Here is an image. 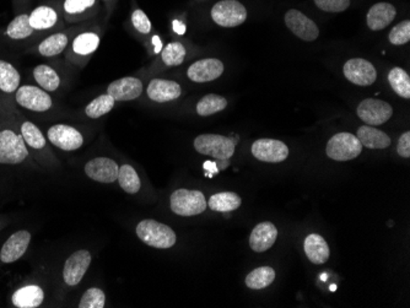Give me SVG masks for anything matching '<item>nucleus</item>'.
<instances>
[{
    "instance_id": "obj_1",
    "label": "nucleus",
    "mask_w": 410,
    "mask_h": 308,
    "mask_svg": "<svg viewBox=\"0 0 410 308\" xmlns=\"http://www.w3.org/2000/svg\"><path fill=\"white\" fill-rule=\"evenodd\" d=\"M137 234L145 245L161 250L171 248L177 241L176 234L171 228L150 219L138 223Z\"/></svg>"
},
{
    "instance_id": "obj_2",
    "label": "nucleus",
    "mask_w": 410,
    "mask_h": 308,
    "mask_svg": "<svg viewBox=\"0 0 410 308\" xmlns=\"http://www.w3.org/2000/svg\"><path fill=\"white\" fill-rule=\"evenodd\" d=\"M236 142L231 138L217 134H203L194 139V148L199 154L211 156L217 160H228L234 155Z\"/></svg>"
},
{
    "instance_id": "obj_3",
    "label": "nucleus",
    "mask_w": 410,
    "mask_h": 308,
    "mask_svg": "<svg viewBox=\"0 0 410 308\" xmlns=\"http://www.w3.org/2000/svg\"><path fill=\"white\" fill-rule=\"evenodd\" d=\"M171 210L180 217H194L206 210V200L199 190L177 189L170 198Z\"/></svg>"
},
{
    "instance_id": "obj_4",
    "label": "nucleus",
    "mask_w": 410,
    "mask_h": 308,
    "mask_svg": "<svg viewBox=\"0 0 410 308\" xmlns=\"http://www.w3.org/2000/svg\"><path fill=\"white\" fill-rule=\"evenodd\" d=\"M29 150L23 135L10 129L0 131V164L17 165L28 159Z\"/></svg>"
},
{
    "instance_id": "obj_5",
    "label": "nucleus",
    "mask_w": 410,
    "mask_h": 308,
    "mask_svg": "<svg viewBox=\"0 0 410 308\" xmlns=\"http://www.w3.org/2000/svg\"><path fill=\"white\" fill-rule=\"evenodd\" d=\"M363 151L359 139L350 133H338L330 139L325 153L332 160L349 161L356 159Z\"/></svg>"
},
{
    "instance_id": "obj_6",
    "label": "nucleus",
    "mask_w": 410,
    "mask_h": 308,
    "mask_svg": "<svg viewBox=\"0 0 410 308\" xmlns=\"http://www.w3.org/2000/svg\"><path fill=\"white\" fill-rule=\"evenodd\" d=\"M211 19L222 28H236L245 23L247 10L237 0H222L213 6Z\"/></svg>"
},
{
    "instance_id": "obj_7",
    "label": "nucleus",
    "mask_w": 410,
    "mask_h": 308,
    "mask_svg": "<svg viewBox=\"0 0 410 308\" xmlns=\"http://www.w3.org/2000/svg\"><path fill=\"white\" fill-rule=\"evenodd\" d=\"M393 109L389 103L377 98H366L358 107V116L369 126H381L391 120Z\"/></svg>"
},
{
    "instance_id": "obj_8",
    "label": "nucleus",
    "mask_w": 410,
    "mask_h": 308,
    "mask_svg": "<svg viewBox=\"0 0 410 308\" xmlns=\"http://www.w3.org/2000/svg\"><path fill=\"white\" fill-rule=\"evenodd\" d=\"M17 102L34 112H46L52 107V98L45 90L32 85H23L17 90Z\"/></svg>"
},
{
    "instance_id": "obj_9",
    "label": "nucleus",
    "mask_w": 410,
    "mask_h": 308,
    "mask_svg": "<svg viewBox=\"0 0 410 308\" xmlns=\"http://www.w3.org/2000/svg\"><path fill=\"white\" fill-rule=\"evenodd\" d=\"M252 154L257 160L278 164L288 159L289 148L280 140L259 139L252 145Z\"/></svg>"
},
{
    "instance_id": "obj_10",
    "label": "nucleus",
    "mask_w": 410,
    "mask_h": 308,
    "mask_svg": "<svg viewBox=\"0 0 410 308\" xmlns=\"http://www.w3.org/2000/svg\"><path fill=\"white\" fill-rule=\"evenodd\" d=\"M347 80L355 85L370 86L376 81L377 72L375 67L361 58L347 60L343 68Z\"/></svg>"
},
{
    "instance_id": "obj_11",
    "label": "nucleus",
    "mask_w": 410,
    "mask_h": 308,
    "mask_svg": "<svg viewBox=\"0 0 410 308\" xmlns=\"http://www.w3.org/2000/svg\"><path fill=\"white\" fill-rule=\"evenodd\" d=\"M285 23L291 32L306 42H312L319 36L317 25L299 10H289L285 14Z\"/></svg>"
},
{
    "instance_id": "obj_12",
    "label": "nucleus",
    "mask_w": 410,
    "mask_h": 308,
    "mask_svg": "<svg viewBox=\"0 0 410 308\" xmlns=\"http://www.w3.org/2000/svg\"><path fill=\"white\" fill-rule=\"evenodd\" d=\"M90 264H91L90 252L81 250L73 253L64 264L63 278L65 284L69 286L78 285L86 274Z\"/></svg>"
},
{
    "instance_id": "obj_13",
    "label": "nucleus",
    "mask_w": 410,
    "mask_h": 308,
    "mask_svg": "<svg viewBox=\"0 0 410 308\" xmlns=\"http://www.w3.org/2000/svg\"><path fill=\"white\" fill-rule=\"evenodd\" d=\"M47 134L50 142L53 145L65 151L76 150L81 148V145L84 144V138L81 135V133L67 124H56L51 126L47 131Z\"/></svg>"
},
{
    "instance_id": "obj_14",
    "label": "nucleus",
    "mask_w": 410,
    "mask_h": 308,
    "mask_svg": "<svg viewBox=\"0 0 410 308\" xmlns=\"http://www.w3.org/2000/svg\"><path fill=\"white\" fill-rule=\"evenodd\" d=\"M31 242V234L26 230L17 231L12 234L0 251V261L6 264L17 262L23 257L25 252L29 248Z\"/></svg>"
},
{
    "instance_id": "obj_15",
    "label": "nucleus",
    "mask_w": 410,
    "mask_h": 308,
    "mask_svg": "<svg viewBox=\"0 0 410 308\" xmlns=\"http://www.w3.org/2000/svg\"><path fill=\"white\" fill-rule=\"evenodd\" d=\"M120 167L112 159L97 157L85 165V173L94 181L100 183H112L118 179Z\"/></svg>"
},
{
    "instance_id": "obj_16",
    "label": "nucleus",
    "mask_w": 410,
    "mask_h": 308,
    "mask_svg": "<svg viewBox=\"0 0 410 308\" xmlns=\"http://www.w3.org/2000/svg\"><path fill=\"white\" fill-rule=\"evenodd\" d=\"M224 73V64L219 59L208 58L202 59L189 67L187 75L194 82H208L217 80Z\"/></svg>"
},
{
    "instance_id": "obj_17",
    "label": "nucleus",
    "mask_w": 410,
    "mask_h": 308,
    "mask_svg": "<svg viewBox=\"0 0 410 308\" xmlns=\"http://www.w3.org/2000/svg\"><path fill=\"white\" fill-rule=\"evenodd\" d=\"M142 81L137 78H122L118 80H114L111 82L107 89V94L109 96L116 100V101H131L136 100L142 95Z\"/></svg>"
},
{
    "instance_id": "obj_18",
    "label": "nucleus",
    "mask_w": 410,
    "mask_h": 308,
    "mask_svg": "<svg viewBox=\"0 0 410 308\" xmlns=\"http://www.w3.org/2000/svg\"><path fill=\"white\" fill-rule=\"evenodd\" d=\"M148 96L155 102H169L181 96L182 89L176 81L154 79L148 86Z\"/></svg>"
},
{
    "instance_id": "obj_19",
    "label": "nucleus",
    "mask_w": 410,
    "mask_h": 308,
    "mask_svg": "<svg viewBox=\"0 0 410 308\" xmlns=\"http://www.w3.org/2000/svg\"><path fill=\"white\" fill-rule=\"evenodd\" d=\"M278 237V230L275 225L272 223H261L253 228L251 236H250V245L252 250L257 253L268 251L270 247H273L275 241Z\"/></svg>"
},
{
    "instance_id": "obj_20",
    "label": "nucleus",
    "mask_w": 410,
    "mask_h": 308,
    "mask_svg": "<svg viewBox=\"0 0 410 308\" xmlns=\"http://www.w3.org/2000/svg\"><path fill=\"white\" fill-rule=\"evenodd\" d=\"M397 15L396 8L389 3H377L371 6L370 10L367 12V26L372 31H381L386 29L389 23H392L394 17Z\"/></svg>"
},
{
    "instance_id": "obj_21",
    "label": "nucleus",
    "mask_w": 410,
    "mask_h": 308,
    "mask_svg": "<svg viewBox=\"0 0 410 308\" xmlns=\"http://www.w3.org/2000/svg\"><path fill=\"white\" fill-rule=\"evenodd\" d=\"M303 248L310 262L314 264H325L330 259V245L319 234H308L303 242Z\"/></svg>"
},
{
    "instance_id": "obj_22",
    "label": "nucleus",
    "mask_w": 410,
    "mask_h": 308,
    "mask_svg": "<svg viewBox=\"0 0 410 308\" xmlns=\"http://www.w3.org/2000/svg\"><path fill=\"white\" fill-rule=\"evenodd\" d=\"M45 300V292L40 286H23L14 292L12 305L17 308H36L42 305Z\"/></svg>"
},
{
    "instance_id": "obj_23",
    "label": "nucleus",
    "mask_w": 410,
    "mask_h": 308,
    "mask_svg": "<svg viewBox=\"0 0 410 308\" xmlns=\"http://www.w3.org/2000/svg\"><path fill=\"white\" fill-rule=\"evenodd\" d=\"M356 138L361 145L367 148H387L391 145V138L374 126H360Z\"/></svg>"
},
{
    "instance_id": "obj_24",
    "label": "nucleus",
    "mask_w": 410,
    "mask_h": 308,
    "mask_svg": "<svg viewBox=\"0 0 410 308\" xmlns=\"http://www.w3.org/2000/svg\"><path fill=\"white\" fill-rule=\"evenodd\" d=\"M29 16L30 25L34 31L51 29L58 21L57 12L50 6H39L30 14Z\"/></svg>"
},
{
    "instance_id": "obj_25",
    "label": "nucleus",
    "mask_w": 410,
    "mask_h": 308,
    "mask_svg": "<svg viewBox=\"0 0 410 308\" xmlns=\"http://www.w3.org/2000/svg\"><path fill=\"white\" fill-rule=\"evenodd\" d=\"M242 200L239 195L234 192H222L217 195H211V199L208 201V206L211 210L220 211V212H228L234 211L241 206Z\"/></svg>"
},
{
    "instance_id": "obj_26",
    "label": "nucleus",
    "mask_w": 410,
    "mask_h": 308,
    "mask_svg": "<svg viewBox=\"0 0 410 308\" xmlns=\"http://www.w3.org/2000/svg\"><path fill=\"white\" fill-rule=\"evenodd\" d=\"M21 76L14 65L6 60H0V90L6 94L17 91L20 86Z\"/></svg>"
},
{
    "instance_id": "obj_27",
    "label": "nucleus",
    "mask_w": 410,
    "mask_h": 308,
    "mask_svg": "<svg viewBox=\"0 0 410 308\" xmlns=\"http://www.w3.org/2000/svg\"><path fill=\"white\" fill-rule=\"evenodd\" d=\"M34 78L40 87L47 91H56L61 85V79L56 70L45 64L37 65L34 69Z\"/></svg>"
},
{
    "instance_id": "obj_28",
    "label": "nucleus",
    "mask_w": 410,
    "mask_h": 308,
    "mask_svg": "<svg viewBox=\"0 0 410 308\" xmlns=\"http://www.w3.org/2000/svg\"><path fill=\"white\" fill-rule=\"evenodd\" d=\"M275 280V270L270 267H261L246 276V286L252 290H261L270 285Z\"/></svg>"
},
{
    "instance_id": "obj_29",
    "label": "nucleus",
    "mask_w": 410,
    "mask_h": 308,
    "mask_svg": "<svg viewBox=\"0 0 410 308\" xmlns=\"http://www.w3.org/2000/svg\"><path fill=\"white\" fill-rule=\"evenodd\" d=\"M34 30L30 25L28 14H21L15 17L6 28V34L12 40H23L34 34Z\"/></svg>"
},
{
    "instance_id": "obj_30",
    "label": "nucleus",
    "mask_w": 410,
    "mask_h": 308,
    "mask_svg": "<svg viewBox=\"0 0 410 308\" xmlns=\"http://www.w3.org/2000/svg\"><path fill=\"white\" fill-rule=\"evenodd\" d=\"M389 85L400 98H410V78L402 68H393L388 74Z\"/></svg>"
},
{
    "instance_id": "obj_31",
    "label": "nucleus",
    "mask_w": 410,
    "mask_h": 308,
    "mask_svg": "<svg viewBox=\"0 0 410 308\" xmlns=\"http://www.w3.org/2000/svg\"><path fill=\"white\" fill-rule=\"evenodd\" d=\"M68 45V37L64 34H52L42 41L39 46V52L43 57H54L64 51Z\"/></svg>"
},
{
    "instance_id": "obj_32",
    "label": "nucleus",
    "mask_w": 410,
    "mask_h": 308,
    "mask_svg": "<svg viewBox=\"0 0 410 308\" xmlns=\"http://www.w3.org/2000/svg\"><path fill=\"white\" fill-rule=\"evenodd\" d=\"M226 106H228L226 98L215 95V94H211V95L204 96L198 102V104H197V113L202 116V117H208L211 114L222 112V109H226Z\"/></svg>"
},
{
    "instance_id": "obj_33",
    "label": "nucleus",
    "mask_w": 410,
    "mask_h": 308,
    "mask_svg": "<svg viewBox=\"0 0 410 308\" xmlns=\"http://www.w3.org/2000/svg\"><path fill=\"white\" fill-rule=\"evenodd\" d=\"M120 188L129 195H136L140 189V178L137 171L129 165H123L118 171Z\"/></svg>"
},
{
    "instance_id": "obj_34",
    "label": "nucleus",
    "mask_w": 410,
    "mask_h": 308,
    "mask_svg": "<svg viewBox=\"0 0 410 308\" xmlns=\"http://www.w3.org/2000/svg\"><path fill=\"white\" fill-rule=\"evenodd\" d=\"M114 100L112 96L107 95H101L98 98L92 100L91 102L86 106L85 112L90 118H100L106 113L111 112V109L114 107Z\"/></svg>"
},
{
    "instance_id": "obj_35",
    "label": "nucleus",
    "mask_w": 410,
    "mask_h": 308,
    "mask_svg": "<svg viewBox=\"0 0 410 308\" xmlns=\"http://www.w3.org/2000/svg\"><path fill=\"white\" fill-rule=\"evenodd\" d=\"M100 45V38L96 34L86 32L81 34L75 38L73 42V50L75 53L81 56H87L96 51L97 47Z\"/></svg>"
},
{
    "instance_id": "obj_36",
    "label": "nucleus",
    "mask_w": 410,
    "mask_h": 308,
    "mask_svg": "<svg viewBox=\"0 0 410 308\" xmlns=\"http://www.w3.org/2000/svg\"><path fill=\"white\" fill-rule=\"evenodd\" d=\"M21 135L25 143L34 148H43L46 146V139L42 131L31 122H23L21 126Z\"/></svg>"
},
{
    "instance_id": "obj_37",
    "label": "nucleus",
    "mask_w": 410,
    "mask_h": 308,
    "mask_svg": "<svg viewBox=\"0 0 410 308\" xmlns=\"http://www.w3.org/2000/svg\"><path fill=\"white\" fill-rule=\"evenodd\" d=\"M186 58V48L180 42H171L162 51V60L167 67H177L183 63Z\"/></svg>"
},
{
    "instance_id": "obj_38",
    "label": "nucleus",
    "mask_w": 410,
    "mask_h": 308,
    "mask_svg": "<svg viewBox=\"0 0 410 308\" xmlns=\"http://www.w3.org/2000/svg\"><path fill=\"white\" fill-rule=\"evenodd\" d=\"M106 303L105 292L98 287H91L81 297L79 308H103Z\"/></svg>"
},
{
    "instance_id": "obj_39",
    "label": "nucleus",
    "mask_w": 410,
    "mask_h": 308,
    "mask_svg": "<svg viewBox=\"0 0 410 308\" xmlns=\"http://www.w3.org/2000/svg\"><path fill=\"white\" fill-rule=\"evenodd\" d=\"M410 40V21L405 20L394 26L389 32V42L394 46H402Z\"/></svg>"
},
{
    "instance_id": "obj_40",
    "label": "nucleus",
    "mask_w": 410,
    "mask_h": 308,
    "mask_svg": "<svg viewBox=\"0 0 410 308\" xmlns=\"http://www.w3.org/2000/svg\"><path fill=\"white\" fill-rule=\"evenodd\" d=\"M321 10L327 12H342L350 6V0H314Z\"/></svg>"
},
{
    "instance_id": "obj_41",
    "label": "nucleus",
    "mask_w": 410,
    "mask_h": 308,
    "mask_svg": "<svg viewBox=\"0 0 410 308\" xmlns=\"http://www.w3.org/2000/svg\"><path fill=\"white\" fill-rule=\"evenodd\" d=\"M96 0H65L64 10L68 14H80L94 6Z\"/></svg>"
},
{
    "instance_id": "obj_42",
    "label": "nucleus",
    "mask_w": 410,
    "mask_h": 308,
    "mask_svg": "<svg viewBox=\"0 0 410 308\" xmlns=\"http://www.w3.org/2000/svg\"><path fill=\"white\" fill-rule=\"evenodd\" d=\"M131 23L134 25V28L142 34H149L151 31V23H150L148 16L145 15V12L142 10L138 9V10L133 12Z\"/></svg>"
},
{
    "instance_id": "obj_43",
    "label": "nucleus",
    "mask_w": 410,
    "mask_h": 308,
    "mask_svg": "<svg viewBox=\"0 0 410 308\" xmlns=\"http://www.w3.org/2000/svg\"><path fill=\"white\" fill-rule=\"evenodd\" d=\"M397 151L402 157L408 159L410 157V133L405 131L402 137L399 138L398 146H397Z\"/></svg>"
},
{
    "instance_id": "obj_44",
    "label": "nucleus",
    "mask_w": 410,
    "mask_h": 308,
    "mask_svg": "<svg viewBox=\"0 0 410 308\" xmlns=\"http://www.w3.org/2000/svg\"><path fill=\"white\" fill-rule=\"evenodd\" d=\"M154 43L156 45V52H160V48H161V42H160L159 37H154Z\"/></svg>"
},
{
    "instance_id": "obj_45",
    "label": "nucleus",
    "mask_w": 410,
    "mask_h": 308,
    "mask_svg": "<svg viewBox=\"0 0 410 308\" xmlns=\"http://www.w3.org/2000/svg\"><path fill=\"white\" fill-rule=\"evenodd\" d=\"M173 26H175V29H177V26H178V23H177V21H175V23H173ZM183 32H184V28H183V26H181V29L178 30V34H183Z\"/></svg>"
}]
</instances>
